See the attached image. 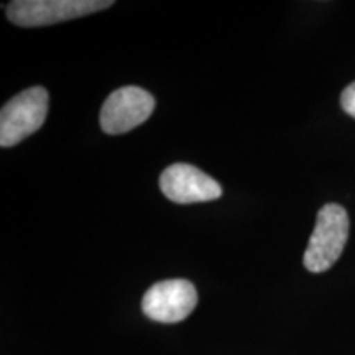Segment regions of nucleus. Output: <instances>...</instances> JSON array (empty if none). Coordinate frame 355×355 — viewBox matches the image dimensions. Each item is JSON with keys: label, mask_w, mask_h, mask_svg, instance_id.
<instances>
[{"label": "nucleus", "mask_w": 355, "mask_h": 355, "mask_svg": "<svg viewBox=\"0 0 355 355\" xmlns=\"http://www.w3.org/2000/svg\"><path fill=\"white\" fill-rule=\"evenodd\" d=\"M162 193L173 202H207L222 196V188L214 178L186 163L168 166L159 176Z\"/></svg>", "instance_id": "nucleus-6"}, {"label": "nucleus", "mask_w": 355, "mask_h": 355, "mask_svg": "<svg viewBox=\"0 0 355 355\" xmlns=\"http://www.w3.org/2000/svg\"><path fill=\"white\" fill-rule=\"evenodd\" d=\"M155 109V97L145 89L125 86L105 99L101 110V127L105 133L119 135L148 121Z\"/></svg>", "instance_id": "nucleus-4"}, {"label": "nucleus", "mask_w": 355, "mask_h": 355, "mask_svg": "<svg viewBox=\"0 0 355 355\" xmlns=\"http://www.w3.org/2000/svg\"><path fill=\"white\" fill-rule=\"evenodd\" d=\"M48 92L33 86L7 102L0 112V145L13 146L38 130L46 121Z\"/></svg>", "instance_id": "nucleus-2"}, {"label": "nucleus", "mask_w": 355, "mask_h": 355, "mask_svg": "<svg viewBox=\"0 0 355 355\" xmlns=\"http://www.w3.org/2000/svg\"><path fill=\"white\" fill-rule=\"evenodd\" d=\"M340 105H343V109L350 117L355 119V81L349 84L343 91V94H340Z\"/></svg>", "instance_id": "nucleus-7"}, {"label": "nucleus", "mask_w": 355, "mask_h": 355, "mask_svg": "<svg viewBox=\"0 0 355 355\" xmlns=\"http://www.w3.org/2000/svg\"><path fill=\"white\" fill-rule=\"evenodd\" d=\"M198 304V291L188 279H165L155 283L141 300V309L157 322L184 321Z\"/></svg>", "instance_id": "nucleus-5"}, {"label": "nucleus", "mask_w": 355, "mask_h": 355, "mask_svg": "<svg viewBox=\"0 0 355 355\" xmlns=\"http://www.w3.org/2000/svg\"><path fill=\"white\" fill-rule=\"evenodd\" d=\"M110 0H15L7 17L19 26H46L112 7Z\"/></svg>", "instance_id": "nucleus-3"}, {"label": "nucleus", "mask_w": 355, "mask_h": 355, "mask_svg": "<svg viewBox=\"0 0 355 355\" xmlns=\"http://www.w3.org/2000/svg\"><path fill=\"white\" fill-rule=\"evenodd\" d=\"M349 225L347 211L343 206L326 204L321 207L303 259L309 272L322 273L339 260L349 239Z\"/></svg>", "instance_id": "nucleus-1"}]
</instances>
